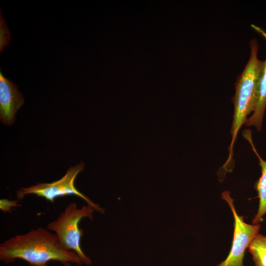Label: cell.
Masks as SVG:
<instances>
[{
  "label": "cell",
  "mask_w": 266,
  "mask_h": 266,
  "mask_svg": "<svg viewBox=\"0 0 266 266\" xmlns=\"http://www.w3.org/2000/svg\"><path fill=\"white\" fill-rule=\"evenodd\" d=\"M16 259L32 266H48L50 261L59 262L64 266L83 264L75 252L64 249L56 234L43 227L16 235L0 244V261L9 263Z\"/></svg>",
  "instance_id": "1"
},
{
  "label": "cell",
  "mask_w": 266,
  "mask_h": 266,
  "mask_svg": "<svg viewBox=\"0 0 266 266\" xmlns=\"http://www.w3.org/2000/svg\"><path fill=\"white\" fill-rule=\"evenodd\" d=\"M249 45V59L235 83V93L232 99L234 111L231 129L232 139L228 159L222 167L225 170H232L234 165V144L239 130L253 111L258 84L264 66V60H260L258 57L259 45L257 40L253 38Z\"/></svg>",
  "instance_id": "2"
},
{
  "label": "cell",
  "mask_w": 266,
  "mask_h": 266,
  "mask_svg": "<svg viewBox=\"0 0 266 266\" xmlns=\"http://www.w3.org/2000/svg\"><path fill=\"white\" fill-rule=\"evenodd\" d=\"M94 209L89 205L78 208L75 202L69 203L59 217L49 223L47 229L57 235L62 247L67 251L75 252L83 264L89 265L92 261L83 252L81 239L83 231L79 228V223L83 218L93 219Z\"/></svg>",
  "instance_id": "3"
},
{
  "label": "cell",
  "mask_w": 266,
  "mask_h": 266,
  "mask_svg": "<svg viewBox=\"0 0 266 266\" xmlns=\"http://www.w3.org/2000/svg\"><path fill=\"white\" fill-rule=\"evenodd\" d=\"M84 163L81 162L78 164L71 166L62 178L53 182L37 183L27 188L22 187L16 192L17 198L21 200L26 195L34 194L53 203L57 198L75 195L85 200L94 210L104 214L103 208L94 203L75 187V178L79 173L84 170Z\"/></svg>",
  "instance_id": "4"
},
{
  "label": "cell",
  "mask_w": 266,
  "mask_h": 266,
  "mask_svg": "<svg viewBox=\"0 0 266 266\" xmlns=\"http://www.w3.org/2000/svg\"><path fill=\"white\" fill-rule=\"evenodd\" d=\"M221 197L228 203L233 214L234 231L230 253L226 259L217 266H243L245 250L259 233L261 226L260 224H247L243 221V216L238 215L229 191L223 192Z\"/></svg>",
  "instance_id": "5"
},
{
  "label": "cell",
  "mask_w": 266,
  "mask_h": 266,
  "mask_svg": "<svg viewBox=\"0 0 266 266\" xmlns=\"http://www.w3.org/2000/svg\"><path fill=\"white\" fill-rule=\"evenodd\" d=\"M24 100L17 86L4 77L0 71V118L1 122L11 126L15 115L23 105Z\"/></svg>",
  "instance_id": "6"
},
{
  "label": "cell",
  "mask_w": 266,
  "mask_h": 266,
  "mask_svg": "<svg viewBox=\"0 0 266 266\" xmlns=\"http://www.w3.org/2000/svg\"><path fill=\"white\" fill-rule=\"evenodd\" d=\"M243 136L249 142L258 157L262 172L261 176L254 185V188L258 193L257 198L259 199V203L258 211L252 220V224H258L262 222L263 216L266 214V161L262 158L256 149L252 139L251 132L246 130L243 132Z\"/></svg>",
  "instance_id": "7"
},
{
  "label": "cell",
  "mask_w": 266,
  "mask_h": 266,
  "mask_svg": "<svg viewBox=\"0 0 266 266\" xmlns=\"http://www.w3.org/2000/svg\"><path fill=\"white\" fill-rule=\"evenodd\" d=\"M263 34L266 37V33ZM264 61V66L258 84L254 109L244 124L246 127H255L258 132L262 129L266 109V57Z\"/></svg>",
  "instance_id": "8"
},
{
  "label": "cell",
  "mask_w": 266,
  "mask_h": 266,
  "mask_svg": "<svg viewBox=\"0 0 266 266\" xmlns=\"http://www.w3.org/2000/svg\"><path fill=\"white\" fill-rule=\"evenodd\" d=\"M255 266H266V236L258 233L248 247Z\"/></svg>",
  "instance_id": "9"
},
{
  "label": "cell",
  "mask_w": 266,
  "mask_h": 266,
  "mask_svg": "<svg viewBox=\"0 0 266 266\" xmlns=\"http://www.w3.org/2000/svg\"><path fill=\"white\" fill-rule=\"evenodd\" d=\"M19 205L17 200H9L7 199L0 200V209L4 212H11L13 207Z\"/></svg>",
  "instance_id": "10"
}]
</instances>
